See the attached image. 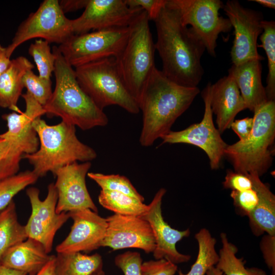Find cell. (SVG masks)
<instances>
[{
  "mask_svg": "<svg viewBox=\"0 0 275 275\" xmlns=\"http://www.w3.org/2000/svg\"><path fill=\"white\" fill-rule=\"evenodd\" d=\"M155 23V43L162 64V73L182 86L197 87L204 73L201 58L205 45L194 30L184 25L175 9L168 3Z\"/></svg>",
  "mask_w": 275,
  "mask_h": 275,
  "instance_id": "cell-1",
  "label": "cell"
},
{
  "mask_svg": "<svg viewBox=\"0 0 275 275\" xmlns=\"http://www.w3.org/2000/svg\"><path fill=\"white\" fill-rule=\"evenodd\" d=\"M199 93L198 87L178 85L155 67L138 102L143 114L141 145L151 146L171 131L173 124L189 108Z\"/></svg>",
  "mask_w": 275,
  "mask_h": 275,
  "instance_id": "cell-2",
  "label": "cell"
},
{
  "mask_svg": "<svg viewBox=\"0 0 275 275\" xmlns=\"http://www.w3.org/2000/svg\"><path fill=\"white\" fill-rule=\"evenodd\" d=\"M56 54L54 74L56 86L43 108L48 116H57L62 121L87 130L105 126L108 119L80 87L74 70L53 46Z\"/></svg>",
  "mask_w": 275,
  "mask_h": 275,
  "instance_id": "cell-3",
  "label": "cell"
},
{
  "mask_svg": "<svg viewBox=\"0 0 275 275\" xmlns=\"http://www.w3.org/2000/svg\"><path fill=\"white\" fill-rule=\"evenodd\" d=\"M39 141L38 150L24 154L33 166V172L39 178L48 172L52 174L58 169L74 162L91 161L97 157L96 151L80 141L75 126L62 121L50 125L41 118L33 122Z\"/></svg>",
  "mask_w": 275,
  "mask_h": 275,
  "instance_id": "cell-4",
  "label": "cell"
},
{
  "mask_svg": "<svg viewBox=\"0 0 275 275\" xmlns=\"http://www.w3.org/2000/svg\"><path fill=\"white\" fill-rule=\"evenodd\" d=\"M252 132L244 141L227 145L226 156L235 172L265 174L272 164L275 139V101H268L254 111Z\"/></svg>",
  "mask_w": 275,
  "mask_h": 275,
  "instance_id": "cell-5",
  "label": "cell"
},
{
  "mask_svg": "<svg viewBox=\"0 0 275 275\" xmlns=\"http://www.w3.org/2000/svg\"><path fill=\"white\" fill-rule=\"evenodd\" d=\"M149 20L144 10L136 17L129 25V34L123 50L115 58L123 82L138 103L144 87L155 67L156 49Z\"/></svg>",
  "mask_w": 275,
  "mask_h": 275,
  "instance_id": "cell-6",
  "label": "cell"
},
{
  "mask_svg": "<svg viewBox=\"0 0 275 275\" xmlns=\"http://www.w3.org/2000/svg\"><path fill=\"white\" fill-rule=\"evenodd\" d=\"M74 71L80 87L100 109L116 105L132 114L139 113L138 103L126 88L115 58L77 67Z\"/></svg>",
  "mask_w": 275,
  "mask_h": 275,
  "instance_id": "cell-7",
  "label": "cell"
},
{
  "mask_svg": "<svg viewBox=\"0 0 275 275\" xmlns=\"http://www.w3.org/2000/svg\"><path fill=\"white\" fill-rule=\"evenodd\" d=\"M129 26L73 34L58 47L66 62L75 68L107 58H117L128 37Z\"/></svg>",
  "mask_w": 275,
  "mask_h": 275,
  "instance_id": "cell-8",
  "label": "cell"
},
{
  "mask_svg": "<svg viewBox=\"0 0 275 275\" xmlns=\"http://www.w3.org/2000/svg\"><path fill=\"white\" fill-rule=\"evenodd\" d=\"M73 35L71 19L62 10L58 0H44L18 26L11 43L6 47L8 58L24 42L40 38L60 45Z\"/></svg>",
  "mask_w": 275,
  "mask_h": 275,
  "instance_id": "cell-9",
  "label": "cell"
},
{
  "mask_svg": "<svg viewBox=\"0 0 275 275\" xmlns=\"http://www.w3.org/2000/svg\"><path fill=\"white\" fill-rule=\"evenodd\" d=\"M168 3L178 12L184 25L191 26L209 54L215 57L218 35L228 33L232 29L229 19L219 15L223 2L220 0H168Z\"/></svg>",
  "mask_w": 275,
  "mask_h": 275,
  "instance_id": "cell-10",
  "label": "cell"
},
{
  "mask_svg": "<svg viewBox=\"0 0 275 275\" xmlns=\"http://www.w3.org/2000/svg\"><path fill=\"white\" fill-rule=\"evenodd\" d=\"M210 82L202 92L204 102V113L201 122L190 125L180 131H170L160 139L161 144H187L198 147L207 155L212 170L219 169L227 144L215 127L210 106Z\"/></svg>",
  "mask_w": 275,
  "mask_h": 275,
  "instance_id": "cell-11",
  "label": "cell"
},
{
  "mask_svg": "<svg viewBox=\"0 0 275 275\" xmlns=\"http://www.w3.org/2000/svg\"><path fill=\"white\" fill-rule=\"evenodd\" d=\"M223 10L234 29V39L231 50L232 64L248 61H262L258 52L257 40L263 32V15L261 11L245 8L237 0H228Z\"/></svg>",
  "mask_w": 275,
  "mask_h": 275,
  "instance_id": "cell-12",
  "label": "cell"
},
{
  "mask_svg": "<svg viewBox=\"0 0 275 275\" xmlns=\"http://www.w3.org/2000/svg\"><path fill=\"white\" fill-rule=\"evenodd\" d=\"M31 205L30 216L25 226L28 238L39 242L49 254L52 250L57 232L70 218L68 212L58 213V192L53 183L47 187L45 199H40L39 189L31 187L26 190Z\"/></svg>",
  "mask_w": 275,
  "mask_h": 275,
  "instance_id": "cell-13",
  "label": "cell"
},
{
  "mask_svg": "<svg viewBox=\"0 0 275 275\" xmlns=\"http://www.w3.org/2000/svg\"><path fill=\"white\" fill-rule=\"evenodd\" d=\"M143 10L129 7L124 0H89L82 14L71 20L72 32L79 35L91 30L128 27Z\"/></svg>",
  "mask_w": 275,
  "mask_h": 275,
  "instance_id": "cell-14",
  "label": "cell"
},
{
  "mask_svg": "<svg viewBox=\"0 0 275 275\" xmlns=\"http://www.w3.org/2000/svg\"><path fill=\"white\" fill-rule=\"evenodd\" d=\"M91 167L90 161L74 162L57 170L54 186L58 192V213L90 209L98 213L87 188L86 176Z\"/></svg>",
  "mask_w": 275,
  "mask_h": 275,
  "instance_id": "cell-15",
  "label": "cell"
},
{
  "mask_svg": "<svg viewBox=\"0 0 275 275\" xmlns=\"http://www.w3.org/2000/svg\"><path fill=\"white\" fill-rule=\"evenodd\" d=\"M107 228L101 247L113 250L135 248L146 253L155 248L154 235L149 223L140 216L114 214L106 218Z\"/></svg>",
  "mask_w": 275,
  "mask_h": 275,
  "instance_id": "cell-16",
  "label": "cell"
},
{
  "mask_svg": "<svg viewBox=\"0 0 275 275\" xmlns=\"http://www.w3.org/2000/svg\"><path fill=\"white\" fill-rule=\"evenodd\" d=\"M166 192L164 188L159 189L148 205L147 211L140 217L146 221L152 229L155 243L153 252L155 259H165L177 265L187 262L191 258L189 255L179 253L176 247L178 242L189 236L190 231L189 229L183 231L175 229L164 220L161 204Z\"/></svg>",
  "mask_w": 275,
  "mask_h": 275,
  "instance_id": "cell-17",
  "label": "cell"
},
{
  "mask_svg": "<svg viewBox=\"0 0 275 275\" xmlns=\"http://www.w3.org/2000/svg\"><path fill=\"white\" fill-rule=\"evenodd\" d=\"M68 213L73 223L68 236L56 246L57 253H87L101 247L107 225L106 218L90 209Z\"/></svg>",
  "mask_w": 275,
  "mask_h": 275,
  "instance_id": "cell-18",
  "label": "cell"
},
{
  "mask_svg": "<svg viewBox=\"0 0 275 275\" xmlns=\"http://www.w3.org/2000/svg\"><path fill=\"white\" fill-rule=\"evenodd\" d=\"M25 102V109L18 113L5 114L8 130L0 136L15 145L24 154L36 152L39 146L37 133L33 121L46 114L43 106L28 92L22 95Z\"/></svg>",
  "mask_w": 275,
  "mask_h": 275,
  "instance_id": "cell-19",
  "label": "cell"
},
{
  "mask_svg": "<svg viewBox=\"0 0 275 275\" xmlns=\"http://www.w3.org/2000/svg\"><path fill=\"white\" fill-rule=\"evenodd\" d=\"M210 106L216 116L221 134L230 128L239 112L246 109L239 88L231 75L228 74L211 84Z\"/></svg>",
  "mask_w": 275,
  "mask_h": 275,
  "instance_id": "cell-20",
  "label": "cell"
},
{
  "mask_svg": "<svg viewBox=\"0 0 275 275\" xmlns=\"http://www.w3.org/2000/svg\"><path fill=\"white\" fill-rule=\"evenodd\" d=\"M261 61L253 60L239 65L232 64L228 70L236 83L246 109L254 111L268 101L262 82Z\"/></svg>",
  "mask_w": 275,
  "mask_h": 275,
  "instance_id": "cell-21",
  "label": "cell"
},
{
  "mask_svg": "<svg viewBox=\"0 0 275 275\" xmlns=\"http://www.w3.org/2000/svg\"><path fill=\"white\" fill-rule=\"evenodd\" d=\"M38 241L28 238L10 248L3 256L0 264L11 269L35 275L51 259Z\"/></svg>",
  "mask_w": 275,
  "mask_h": 275,
  "instance_id": "cell-22",
  "label": "cell"
},
{
  "mask_svg": "<svg viewBox=\"0 0 275 275\" xmlns=\"http://www.w3.org/2000/svg\"><path fill=\"white\" fill-rule=\"evenodd\" d=\"M251 175L259 201L254 210L248 216L249 226L256 236L264 233L275 235V196L260 177L255 174Z\"/></svg>",
  "mask_w": 275,
  "mask_h": 275,
  "instance_id": "cell-23",
  "label": "cell"
},
{
  "mask_svg": "<svg viewBox=\"0 0 275 275\" xmlns=\"http://www.w3.org/2000/svg\"><path fill=\"white\" fill-rule=\"evenodd\" d=\"M34 65L24 57L11 60L7 69L0 77V106L15 112L21 111L17 103L24 88L23 77Z\"/></svg>",
  "mask_w": 275,
  "mask_h": 275,
  "instance_id": "cell-24",
  "label": "cell"
},
{
  "mask_svg": "<svg viewBox=\"0 0 275 275\" xmlns=\"http://www.w3.org/2000/svg\"><path fill=\"white\" fill-rule=\"evenodd\" d=\"M102 268V258L98 253H57L54 275H92Z\"/></svg>",
  "mask_w": 275,
  "mask_h": 275,
  "instance_id": "cell-25",
  "label": "cell"
},
{
  "mask_svg": "<svg viewBox=\"0 0 275 275\" xmlns=\"http://www.w3.org/2000/svg\"><path fill=\"white\" fill-rule=\"evenodd\" d=\"M25 226L19 222L13 200L0 211V261L11 247L28 238Z\"/></svg>",
  "mask_w": 275,
  "mask_h": 275,
  "instance_id": "cell-26",
  "label": "cell"
},
{
  "mask_svg": "<svg viewBox=\"0 0 275 275\" xmlns=\"http://www.w3.org/2000/svg\"><path fill=\"white\" fill-rule=\"evenodd\" d=\"M198 242V253L197 259L187 273L180 270L178 275H205L207 271L215 266L219 259L215 250L216 240L206 228L201 229L195 235Z\"/></svg>",
  "mask_w": 275,
  "mask_h": 275,
  "instance_id": "cell-27",
  "label": "cell"
},
{
  "mask_svg": "<svg viewBox=\"0 0 275 275\" xmlns=\"http://www.w3.org/2000/svg\"><path fill=\"white\" fill-rule=\"evenodd\" d=\"M220 237L222 247L218 252L219 259L215 266L224 275H267L263 269L258 267L247 268L245 261L236 256L237 248L230 242L225 233H221Z\"/></svg>",
  "mask_w": 275,
  "mask_h": 275,
  "instance_id": "cell-28",
  "label": "cell"
},
{
  "mask_svg": "<svg viewBox=\"0 0 275 275\" xmlns=\"http://www.w3.org/2000/svg\"><path fill=\"white\" fill-rule=\"evenodd\" d=\"M99 204L115 214L140 216L145 213L148 205L140 200L123 193L101 190L98 196Z\"/></svg>",
  "mask_w": 275,
  "mask_h": 275,
  "instance_id": "cell-29",
  "label": "cell"
},
{
  "mask_svg": "<svg viewBox=\"0 0 275 275\" xmlns=\"http://www.w3.org/2000/svg\"><path fill=\"white\" fill-rule=\"evenodd\" d=\"M263 32L260 36L262 47L265 50L268 61V74L266 86L265 87L268 101L275 99V22L273 20H263Z\"/></svg>",
  "mask_w": 275,
  "mask_h": 275,
  "instance_id": "cell-30",
  "label": "cell"
},
{
  "mask_svg": "<svg viewBox=\"0 0 275 275\" xmlns=\"http://www.w3.org/2000/svg\"><path fill=\"white\" fill-rule=\"evenodd\" d=\"M38 178L33 171L27 170L0 181V211L8 206L18 193L34 184Z\"/></svg>",
  "mask_w": 275,
  "mask_h": 275,
  "instance_id": "cell-31",
  "label": "cell"
},
{
  "mask_svg": "<svg viewBox=\"0 0 275 275\" xmlns=\"http://www.w3.org/2000/svg\"><path fill=\"white\" fill-rule=\"evenodd\" d=\"M87 176L100 186L101 190L119 192L135 198L143 202L144 201L143 196L125 176L94 172H88Z\"/></svg>",
  "mask_w": 275,
  "mask_h": 275,
  "instance_id": "cell-32",
  "label": "cell"
},
{
  "mask_svg": "<svg viewBox=\"0 0 275 275\" xmlns=\"http://www.w3.org/2000/svg\"><path fill=\"white\" fill-rule=\"evenodd\" d=\"M29 53L37 66L38 76L42 79L50 80L54 69L56 56L51 52L49 43L43 39H36L30 45Z\"/></svg>",
  "mask_w": 275,
  "mask_h": 275,
  "instance_id": "cell-33",
  "label": "cell"
},
{
  "mask_svg": "<svg viewBox=\"0 0 275 275\" xmlns=\"http://www.w3.org/2000/svg\"><path fill=\"white\" fill-rule=\"evenodd\" d=\"M23 155L15 145L0 136V181L18 173Z\"/></svg>",
  "mask_w": 275,
  "mask_h": 275,
  "instance_id": "cell-34",
  "label": "cell"
},
{
  "mask_svg": "<svg viewBox=\"0 0 275 275\" xmlns=\"http://www.w3.org/2000/svg\"><path fill=\"white\" fill-rule=\"evenodd\" d=\"M22 81L24 88L27 89L26 92L39 103L44 106L52 93L51 79H42L36 75L32 70H29L24 74Z\"/></svg>",
  "mask_w": 275,
  "mask_h": 275,
  "instance_id": "cell-35",
  "label": "cell"
},
{
  "mask_svg": "<svg viewBox=\"0 0 275 275\" xmlns=\"http://www.w3.org/2000/svg\"><path fill=\"white\" fill-rule=\"evenodd\" d=\"M230 196L237 212L243 216H248L254 210L259 201L258 193L254 185L250 189L241 191L231 190Z\"/></svg>",
  "mask_w": 275,
  "mask_h": 275,
  "instance_id": "cell-36",
  "label": "cell"
},
{
  "mask_svg": "<svg viewBox=\"0 0 275 275\" xmlns=\"http://www.w3.org/2000/svg\"><path fill=\"white\" fill-rule=\"evenodd\" d=\"M115 264L123 272L124 275H143V260L139 253L127 251L119 254L115 258Z\"/></svg>",
  "mask_w": 275,
  "mask_h": 275,
  "instance_id": "cell-37",
  "label": "cell"
},
{
  "mask_svg": "<svg viewBox=\"0 0 275 275\" xmlns=\"http://www.w3.org/2000/svg\"><path fill=\"white\" fill-rule=\"evenodd\" d=\"M141 269L143 275H174L178 267L168 260L160 259L143 262Z\"/></svg>",
  "mask_w": 275,
  "mask_h": 275,
  "instance_id": "cell-38",
  "label": "cell"
},
{
  "mask_svg": "<svg viewBox=\"0 0 275 275\" xmlns=\"http://www.w3.org/2000/svg\"><path fill=\"white\" fill-rule=\"evenodd\" d=\"M223 184L225 188L237 191H241L253 187L251 174L237 172L231 170L227 171Z\"/></svg>",
  "mask_w": 275,
  "mask_h": 275,
  "instance_id": "cell-39",
  "label": "cell"
},
{
  "mask_svg": "<svg viewBox=\"0 0 275 275\" xmlns=\"http://www.w3.org/2000/svg\"><path fill=\"white\" fill-rule=\"evenodd\" d=\"M130 8H141L147 14L149 20H154L162 8L166 6L167 0H124Z\"/></svg>",
  "mask_w": 275,
  "mask_h": 275,
  "instance_id": "cell-40",
  "label": "cell"
},
{
  "mask_svg": "<svg viewBox=\"0 0 275 275\" xmlns=\"http://www.w3.org/2000/svg\"><path fill=\"white\" fill-rule=\"evenodd\" d=\"M260 246L264 261L271 271V275H275V235L266 234L263 236Z\"/></svg>",
  "mask_w": 275,
  "mask_h": 275,
  "instance_id": "cell-41",
  "label": "cell"
},
{
  "mask_svg": "<svg viewBox=\"0 0 275 275\" xmlns=\"http://www.w3.org/2000/svg\"><path fill=\"white\" fill-rule=\"evenodd\" d=\"M253 117H246L234 120L230 126L232 130L237 135L239 141L243 142L248 139L253 127Z\"/></svg>",
  "mask_w": 275,
  "mask_h": 275,
  "instance_id": "cell-42",
  "label": "cell"
},
{
  "mask_svg": "<svg viewBox=\"0 0 275 275\" xmlns=\"http://www.w3.org/2000/svg\"><path fill=\"white\" fill-rule=\"evenodd\" d=\"M89 0H62L59 1V3L65 14L85 8Z\"/></svg>",
  "mask_w": 275,
  "mask_h": 275,
  "instance_id": "cell-43",
  "label": "cell"
},
{
  "mask_svg": "<svg viewBox=\"0 0 275 275\" xmlns=\"http://www.w3.org/2000/svg\"><path fill=\"white\" fill-rule=\"evenodd\" d=\"M11 60L6 54V47L0 45V77L9 66Z\"/></svg>",
  "mask_w": 275,
  "mask_h": 275,
  "instance_id": "cell-44",
  "label": "cell"
},
{
  "mask_svg": "<svg viewBox=\"0 0 275 275\" xmlns=\"http://www.w3.org/2000/svg\"><path fill=\"white\" fill-rule=\"evenodd\" d=\"M56 256L53 255L47 263L35 275H54Z\"/></svg>",
  "mask_w": 275,
  "mask_h": 275,
  "instance_id": "cell-45",
  "label": "cell"
},
{
  "mask_svg": "<svg viewBox=\"0 0 275 275\" xmlns=\"http://www.w3.org/2000/svg\"><path fill=\"white\" fill-rule=\"evenodd\" d=\"M0 275H28L26 273L8 268L0 264Z\"/></svg>",
  "mask_w": 275,
  "mask_h": 275,
  "instance_id": "cell-46",
  "label": "cell"
},
{
  "mask_svg": "<svg viewBox=\"0 0 275 275\" xmlns=\"http://www.w3.org/2000/svg\"><path fill=\"white\" fill-rule=\"evenodd\" d=\"M260 5L271 9H275V1L274 0H251Z\"/></svg>",
  "mask_w": 275,
  "mask_h": 275,
  "instance_id": "cell-47",
  "label": "cell"
},
{
  "mask_svg": "<svg viewBox=\"0 0 275 275\" xmlns=\"http://www.w3.org/2000/svg\"><path fill=\"white\" fill-rule=\"evenodd\" d=\"M206 275H224L222 271L214 266L210 268L206 273Z\"/></svg>",
  "mask_w": 275,
  "mask_h": 275,
  "instance_id": "cell-48",
  "label": "cell"
},
{
  "mask_svg": "<svg viewBox=\"0 0 275 275\" xmlns=\"http://www.w3.org/2000/svg\"><path fill=\"white\" fill-rule=\"evenodd\" d=\"M92 275H105V272L103 271V269H100L94 273H93Z\"/></svg>",
  "mask_w": 275,
  "mask_h": 275,
  "instance_id": "cell-49",
  "label": "cell"
}]
</instances>
